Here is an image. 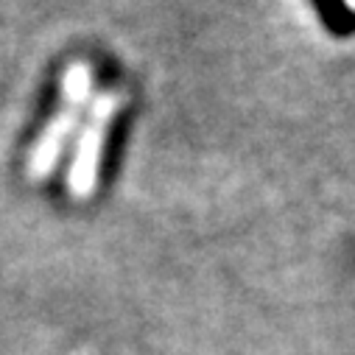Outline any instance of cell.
Masks as SVG:
<instances>
[{
  "label": "cell",
  "instance_id": "3",
  "mask_svg": "<svg viewBox=\"0 0 355 355\" xmlns=\"http://www.w3.org/2000/svg\"><path fill=\"white\" fill-rule=\"evenodd\" d=\"M313 9L330 37L347 40L355 34V9L347 0H313Z\"/></svg>",
  "mask_w": 355,
  "mask_h": 355
},
{
  "label": "cell",
  "instance_id": "2",
  "mask_svg": "<svg viewBox=\"0 0 355 355\" xmlns=\"http://www.w3.org/2000/svg\"><path fill=\"white\" fill-rule=\"evenodd\" d=\"M123 104H126V90L110 87V90L98 93L84 123L78 126V137H76V148H73V159L67 171V188L76 199H87L96 191L107 135Z\"/></svg>",
  "mask_w": 355,
  "mask_h": 355
},
{
  "label": "cell",
  "instance_id": "1",
  "mask_svg": "<svg viewBox=\"0 0 355 355\" xmlns=\"http://www.w3.org/2000/svg\"><path fill=\"white\" fill-rule=\"evenodd\" d=\"M90 96H93V67H90V62L76 59L67 64L64 78H62V107L53 112V118L42 129L37 146L31 148L28 180L42 182L56 171L59 157H62L67 140L73 137Z\"/></svg>",
  "mask_w": 355,
  "mask_h": 355
}]
</instances>
